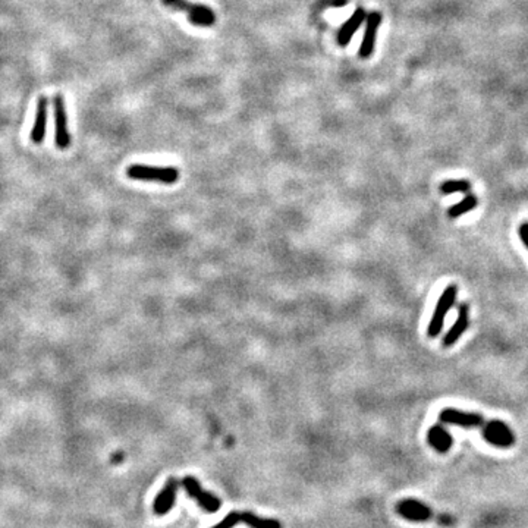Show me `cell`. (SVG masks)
<instances>
[{
	"label": "cell",
	"mask_w": 528,
	"mask_h": 528,
	"mask_svg": "<svg viewBox=\"0 0 528 528\" xmlns=\"http://www.w3.org/2000/svg\"><path fill=\"white\" fill-rule=\"evenodd\" d=\"M427 442L436 452H439V454H446V452L450 450L452 445H454V439H452L450 433L442 422L429 429Z\"/></svg>",
	"instance_id": "5bb4252c"
},
{
	"label": "cell",
	"mask_w": 528,
	"mask_h": 528,
	"mask_svg": "<svg viewBox=\"0 0 528 528\" xmlns=\"http://www.w3.org/2000/svg\"><path fill=\"white\" fill-rule=\"evenodd\" d=\"M183 486H184L187 494L190 497H192V499L199 504V506L201 509H204L206 512H211V514H215V512H217L220 509V499H219V497H216L215 494L206 492L200 486V483L197 481V478L185 477L183 480Z\"/></svg>",
	"instance_id": "ba28073f"
},
{
	"label": "cell",
	"mask_w": 528,
	"mask_h": 528,
	"mask_svg": "<svg viewBox=\"0 0 528 528\" xmlns=\"http://www.w3.org/2000/svg\"><path fill=\"white\" fill-rule=\"evenodd\" d=\"M439 421L442 424L457 426L461 429H481L486 420L478 413L462 411L457 408H443L439 413Z\"/></svg>",
	"instance_id": "8992f818"
},
{
	"label": "cell",
	"mask_w": 528,
	"mask_h": 528,
	"mask_svg": "<svg viewBox=\"0 0 528 528\" xmlns=\"http://www.w3.org/2000/svg\"><path fill=\"white\" fill-rule=\"evenodd\" d=\"M470 326V306L469 304H461L458 307V317L455 323L452 324V327L446 331V335L443 338V346L445 348H449V346H454Z\"/></svg>",
	"instance_id": "30bf717a"
},
{
	"label": "cell",
	"mask_w": 528,
	"mask_h": 528,
	"mask_svg": "<svg viewBox=\"0 0 528 528\" xmlns=\"http://www.w3.org/2000/svg\"><path fill=\"white\" fill-rule=\"evenodd\" d=\"M367 18V12L366 9L363 8H357L355 12L351 15V17L346 20V22L341 27V29L338 31V44L341 48H346L350 44V41L352 40L354 34L358 31L359 27L364 24Z\"/></svg>",
	"instance_id": "8fae6325"
},
{
	"label": "cell",
	"mask_w": 528,
	"mask_h": 528,
	"mask_svg": "<svg viewBox=\"0 0 528 528\" xmlns=\"http://www.w3.org/2000/svg\"><path fill=\"white\" fill-rule=\"evenodd\" d=\"M518 235H520L521 243H522L524 247L528 250V222H524V223L520 224V228H518Z\"/></svg>",
	"instance_id": "ac0fdd59"
},
{
	"label": "cell",
	"mask_w": 528,
	"mask_h": 528,
	"mask_svg": "<svg viewBox=\"0 0 528 528\" xmlns=\"http://www.w3.org/2000/svg\"><path fill=\"white\" fill-rule=\"evenodd\" d=\"M127 175L135 180H144V183H156L163 185H172L179 180V171L171 166H150L135 163L127 169Z\"/></svg>",
	"instance_id": "7a4b0ae2"
},
{
	"label": "cell",
	"mask_w": 528,
	"mask_h": 528,
	"mask_svg": "<svg viewBox=\"0 0 528 528\" xmlns=\"http://www.w3.org/2000/svg\"><path fill=\"white\" fill-rule=\"evenodd\" d=\"M238 522H245L250 528H282V524L278 520L260 518L252 512H235Z\"/></svg>",
	"instance_id": "9a60e30c"
},
{
	"label": "cell",
	"mask_w": 528,
	"mask_h": 528,
	"mask_svg": "<svg viewBox=\"0 0 528 528\" xmlns=\"http://www.w3.org/2000/svg\"><path fill=\"white\" fill-rule=\"evenodd\" d=\"M478 206V200L474 194H469L465 195V197L454 204L452 207L448 208V217L449 219H458L466 213H470V211H473L476 207Z\"/></svg>",
	"instance_id": "2e32d148"
},
{
	"label": "cell",
	"mask_w": 528,
	"mask_h": 528,
	"mask_svg": "<svg viewBox=\"0 0 528 528\" xmlns=\"http://www.w3.org/2000/svg\"><path fill=\"white\" fill-rule=\"evenodd\" d=\"M458 297V286L455 283L448 285L441 294L439 299H437L434 311L431 314V319L429 322L427 327V336L429 338H437L442 334V329L445 324V319L450 308L455 306V301Z\"/></svg>",
	"instance_id": "277c9868"
},
{
	"label": "cell",
	"mask_w": 528,
	"mask_h": 528,
	"mask_svg": "<svg viewBox=\"0 0 528 528\" xmlns=\"http://www.w3.org/2000/svg\"><path fill=\"white\" fill-rule=\"evenodd\" d=\"M470 190H471V183L466 179H450L441 185V192L443 195L457 194V192H470Z\"/></svg>",
	"instance_id": "e0dca14e"
},
{
	"label": "cell",
	"mask_w": 528,
	"mask_h": 528,
	"mask_svg": "<svg viewBox=\"0 0 528 528\" xmlns=\"http://www.w3.org/2000/svg\"><path fill=\"white\" fill-rule=\"evenodd\" d=\"M382 18L383 17L379 10H373L367 13L364 36H363V41H361L359 52H358L361 59H369L373 55L376 40H377V33H379V28L382 25Z\"/></svg>",
	"instance_id": "9c48e42d"
},
{
	"label": "cell",
	"mask_w": 528,
	"mask_h": 528,
	"mask_svg": "<svg viewBox=\"0 0 528 528\" xmlns=\"http://www.w3.org/2000/svg\"><path fill=\"white\" fill-rule=\"evenodd\" d=\"M53 110H55V143L60 150H66L71 145V135L68 132V119L66 109L62 94H56L53 97Z\"/></svg>",
	"instance_id": "52a82bcc"
},
{
	"label": "cell",
	"mask_w": 528,
	"mask_h": 528,
	"mask_svg": "<svg viewBox=\"0 0 528 528\" xmlns=\"http://www.w3.org/2000/svg\"><path fill=\"white\" fill-rule=\"evenodd\" d=\"M48 112H49V100L48 97H40L37 101L36 120L31 129V141L34 144H41L46 137V125H48Z\"/></svg>",
	"instance_id": "4fadbf2b"
},
{
	"label": "cell",
	"mask_w": 528,
	"mask_h": 528,
	"mask_svg": "<svg viewBox=\"0 0 528 528\" xmlns=\"http://www.w3.org/2000/svg\"><path fill=\"white\" fill-rule=\"evenodd\" d=\"M179 489V480L171 478L168 483H166L162 492L157 494L156 501L153 504V509L157 515H164L173 508L175 501H176V493Z\"/></svg>",
	"instance_id": "7c38bea8"
},
{
	"label": "cell",
	"mask_w": 528,
	"mask_h": 528,
	"mask_svg": "<svg viewBox=\"0 0 528 528\" xmlns=\"http://www.w3.org/2000/svg\"><path fill=\"white\" fill-rule=\"evenodd\" d=\"M480 430L483 439L494 448L509 449L514 446L517 441L514 431L502 420H489Z\"/></svg>",
	"instance_id": "5b68a950"
},
{
	"label": "cell",
	"mask_w": 528,
	"mask_h": 528,
	"mask_svg": "<svg viewBox=\"0 0 528 528\" xmlns=\"http://www.w3.org/2000/svg\"><path fill=\"white\" fill-rule=\"evenodd\" d=\"M398 514L411 522H429L434 521L443 527H454L457 524V518L449 514H439L433 511L427 504L420 502L417 499H404L397 505Z\"/></svg>",
	"instance_id": "6da1fadb"
},
{
	"label": "cell",
	"mask_w": 528,
	"mask_h": 528,
	"mask_svg": "<svg viewBox=\"0 0 528 528\" xmlns=\"http://www.w3.org/2000/svg\"><path fill=\"white\" fill-rule=\"evenodd\" d=\"M162 3L176 12H183L187 15L190 22L195 27H213L216 22V13L201 3H192L190 0H162Z\"/></svg>",
	"instance_id": "3957f363"
},
{
	"label": "cell",
	"mask_w": 528,
	"mask_h": 528,
	"mask_svg": "<svg viewBox=\"0 0 528 528\" xmlns=\"http://www.w3.org/2000/svg\"><path fill=\"white\" fill-rule=\"evenodd\" d=\"M348 3V0H322L319 3V8H341Z\"/></svg>",
	"instance_id": "d6986e66"
}]
</instances>
